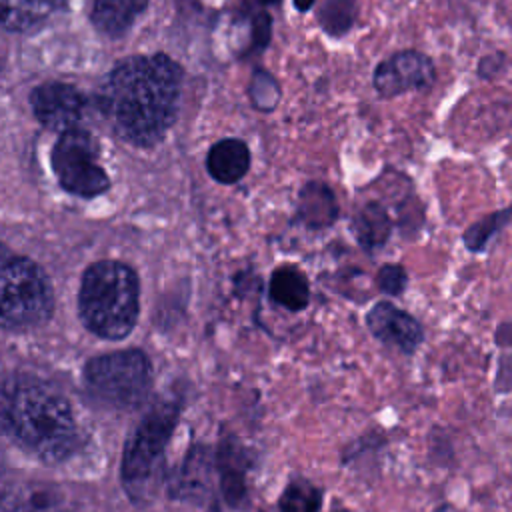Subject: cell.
Returning <instances> with one entry per match:
<instances>
[{
  "label": "cell",
  "mask_w": 512,
  "mask_h": 512,
  "mask_svg": "<svg viewBox=\"0 0 512 512\" xmlns=\"http://www.w3.org/2000/svg\"><path fill=\"white\" fill-rule=\"evenodd\" d=\"M182 68L166 54L118 62L100 88V108L124 142L152 148L172 128L182 94Z\"/></svg>",
  "instance_id": "1"
},
{
  "label": "cell",
  "mask_w": 512,
  "mask_h": 512,
  "mask_svg": "<svg viewBox=\"0 0 512 512\" xmlns=\"http://www.w3.org/2000/svg\"><path fill=\"white\" fill-rule=\"evenodd\" d=\"M4 432L44 464L68 460L80 448V428L66 396L36 378L14 376L2 388Z\"/></svg>",
  "instance_id": "2"
},
{
  "label": "cell",
  "mask_w": 512,
  "mask_h": 512,
  "mask_svg": "<svg viewBox=\"0 0 512 512\" xmlns=\"http://www.w3.org/2000/svg\"><path fill=\"white\" fill-rule=\"evenodd\" d=\"M140 314V280L124 262L90 264L78 288V316L88 332L104 340H124Z\"/></svg>",
  "instance_id": "3"
},
{
  "label": "cell",
  "mask_w": 512,
  "mask_h": 512,
  "mask_svg": "<svg viewBox=\"0 0 512 512\" xmlns=\"http://www.w3.org/2000/svg\"><path fill=\"white\" fill-rule=\"evenodd\" d=\"M180 418V400L166 398L148 408L144 418L126 440L120 478L124 490L134 502H142L152 494L160 462Z\"/></svg>",
  "instance_id": "4"
},
{
  "label": "cell",
  "mask_w": 512,
  "mask_h": 512,
  "mask_svg": "<svg viewBox=\"0 0 512 512\" xmlns=\"http://www.w3.org/2000/svg\"><path fill=\"white\" fill-rule=\"evenodd\" d=\"M82 382L94 402L114 410H134L150 394L152 364L138 348L100 354L86 362Z\"/></svg>",
  "instance_id": "5"
},
{
  "label": "cell",
  "mask_w": 512,
  "mask_h": 512,
  "mask_svg": "<svg viewBox=\"0 0 512 512\" xmlns=\"http://www.w3.org/2000/svg\"><path fill=\"white\" fill-rule=\"evenodd\" d=\"M54 290L46 272L30 258L4 260L0 276V320L8 332L38 328L52 318Z\"/></svg>",
  "instance_id": "6"
},
{
  "label": "cell",
  "mask_w": 512,
  "mask_h": 512,
  "mask_svg": "<svg viewBox=\"0 0 512 512\" xmlns=\"http://www.w3.org/2000/svg\"><path fill=\"white\" fill-rule=\"evenodd\" d=\"M50 164L62 190L80 198H94L110 188V178L98 164V142L82 128L62 132L52 146Z\"/></svg>",
  "instance_id": "7"
},
{
  "label": "cell",
  "mask_w": 512,
  "mask_h": 512,
  "mask_svg": "<svg viewBox=\"0 0 512 512\" xmlns=\"http://www.w3.org/2000/svg\"><path fill=\"white\" fill-rule=\"evenodd\" d=\"M436 80L430 56L418 50H402L382 60L374 70V88L382 98H394L410 90H424Z\"/></svg>",
  "instance_id": "8"
},
{
  "label": "cell",
  "mask_w": 512,
  "mask_h": 512,
  "mask_svg": "<svg viewBox=\"0 0 512 512\" xmlns=\"http://www.w3.org/2000/svg\"><path fill=\"white\" fill-rule=\"evenodd\" d=\"M30 106L36 120L56 132L78 128L84 110V96L66 82H44L30 92Z\"/></svg>",
  "instance_id": "9"
},
{
  "label": "cell",
  "mask_w": 512,
  "mask_h": 512,
  "mask_svg": "<svg viewBox=\"0 0 512 512\" xmlns=\"http://www.w3.org/2000/svg\"><path fill=\"white\" fill-rule=\"evenodd\" d=\"M366 326L382 344L392 346L402 354H414L424 342L422 324L388 300H380L370 308Z\"/></svg>",
  "instance_id": "10"
},
{
  "label": "cell",
  "mask_w": 512,
  "mask_h": 512,
  "mask_svg": "<svg viewBox=\"0 0 512 512\" xmlns=\"http://www.w3.org/2000/svg\"><path fill=\"white\" fill-rule=\"evenodd\" d=\"M214 474L216 456H212L206 446H194L178 472H174V478L170 480V494L174 498H184L216 512L218 506L212 492Z\"/></svg>",
  "instance_id": "11"
},
{
  "label": "cell",
  "mask_w": 512,
  "mask_h": 512,
  "mask_svg": "<svg viewBox=\"0 0 512 512\" xmlns=\"http://www.w3.org/2000/svg\"><path fill=\"white\" fill-rule=\"evenodd\" d=\"M214 456L222 500L230 508H238L246 498V472L252 464V456L238 440L230 436L222 438Z\"/></svg>",
  "instance_id": "12"
},
{
  "label": "cell",
  "mask_w": 512,
  "mask_h": 512,
  "mask_svg": "<svg viewBox=\"0 0 512 512\" xmlns=\"http://www.w3.org/2000/svg\"><path fill=\"white\" fill-rule=\"evenodd\" d=\"M250 168V150L238 138L218 140L206 156L208 174L220 184H234L244 178Z\"/></svg>",
  "instance_id": "13"
},
{
  "label": "cell",
  "mask_w": 512,
  "mask_h": 512,
  "mask_svg": "<svg viewBox=\"0 0 512 512\" xmlns=\"http://www.w3.org/2000/svg\"><path fill=\"white\" fill-rule=\"evenodd\" d=\"M146 6L148 0H90V20L104 36L120 38Z\"/></svg>",
  "instance_id": "14"
},
{
  "label": "cell",
  "mask_w": 512,
  "mask_h": 512,
  "mask_svg": "<svg viewBox=\"0 0 512 512\" xmlns=\"http://www.w3.org/2000/svg\"><path fill=\"white\" fill-rule=\"evenodd\" d=\"M2 512H66V502L54 486L24 484L4 494Z\"/></svg>",
  "instance_id": "15"
},
{
  "label": "cell",
  "mask_w": 512,
  "mask_h": 512,
  "mask_svg": "<svg viewBox=\"0 0 512 512\" xmlns=\"http://www.w3.org/2000/svg\"><path fill=\"white\" fill-rule=\"evenodd\" d=\"M298 216L314 230L330 226L338 218V202L332 190L322 182H308L298 196Z\"/></svg>",
  "instance_id": "16"
},
{
  "label": "cell",
  "mask_w": 512,
  "mask_h": 512,
  "mask_svg": "<svg viewBox=\"0 0 512 512\" xmlns=\"http://www.w3.org/2000/svg\"><path fill=\"white\" fill-rule=\"evenodd\" d=\"M66 0H2V24L10 32H28L64 6Z\"/></svg>",
  "instance_id": "17"
},
{
  "label": "cell",
  "mask_w": 512,
  "mask_h": 512,
  "mask_svg": "<svg viewBox=\"0 0 512 512\" xmlns=\"http://www.w3.org/2000/svg\"><path fill=\"white\" fill-rule=\"evenodd\" d=\"M270 298L290 312L304 310L310 302L306 276L294 266H280L270 276Z\"/></svg>",
  "instance_id": "18"
},
{
  "label": "cell",
  "mask_w": 512,
  "mask_h": 512,
  "mask_svg": "<svg viewBox=\"0 0 512 512\" xmlns=\"http://www.w3.org/2000/svg\"><path fill=\"white\" fill-rule=\"evenodd\" d=\"M352 232L358 244L366 250H374L386 244L392 232V220L386 208L378 202H368L352 220Z\"/></svg>",
  "instance_id": "19"
},
{
  "label": "cell",
  "mask_w": 512,
  "mask_h": 512,
  "mask_svg": "<svg viewBox=\"0 0 512 512\" xmlns=\"http://www.w3.org/2000/svg\"><path fill=\"white\" fill-rule=\"evenodd\" d=\"M512 222V206L494 210L478 220H474L462 234V242L468 252L482 254L486 252L488 244Z\"/></svg>",
  "instance_id": "20"
},
{
  "label": "cell",
  "mask_w": 512,
  "mask_h": 512,
  "mask_svg": "<svg viewBox=\"0 0 512 512\" xmlns=\"http://www.w3.org/2000/svg\"><path fill=\"white\" fill-rule=\"evenodd\" d=\"M356 16V0H324L318 10L320 28L332 38L344 36L354 26Z\"/></svg>",
  "instance_id": "21"
},
{
  "label": "cell",
  "mask_w": 512,
  "mask_h": 512,
  "mask_svg": "<svg viewBox=\"0 0 512 512\" xmlns=\"http://www.w3.org/2000/svg\"><path fill=\"white\" fill-rule=\"evenodd\" d=\"M320 506H322V490L304 478H296L288 482L278 500L280 512H318Z\"/></svg>",
  "instance_id": "22"
},
{
  "label": "cell",
  "mask_w": 512,
  "mask_h": 512,
  "mask_svg": "<svg viewBox=\"0 0 512 512\" xmlns=\"http://www.w3.org/2000/svg\"><path fill=\"white\" fill-rule=\"evenodd\" d=\"M378 288L388 296H400L406 290L408 274L402 264H384L376 274Z\"/></svg>",
  "instance_id": "23"
},
{
  "label": "cell",
  "mask_w": 512,
  "mask_h": 512,
  "mask_svg": "<svg viewBox=\"0 0 512 512\" xmlns=\"http://www.w3.org/2000/svg\"><path fill=\"white\" fill-rule=\"evenodd\" d=\"M494 390L498 394L512 392V350H506L498 356L496 376H494Z\"/></svg>",
  "instance_id": "24"
},
{
  "label": "cell",
  "mask_w": 512,
  "mask_h": 512,
  "mask_svg": "<svg viewBox=\"0 0 512 512\" xmlns=\"http://www.w3.org/2000/svg\"><path fill=\"white\" fill-rule=\"evenodd\" d=\"M272 38V18L266 12H258L252 20V46L262 50Z\"/></svg>",
  "instance_id": "25"
},
{
  "label": "cell",
  "mask_w": 512,
  "mask_h": 512,
  "mask_svg": "<svg viewBox=\"0 0 512 512\" xmlns=\"http://www.w3.org/2000/svg\"><path fill=\"white\" fill-rule=\"evenodd\" d=\"M504 62H506V58H504L502 52H496V54H490V56L486 54L480 60V64H478V74L482 78H494V76H498L502 72Z\"/></svg>",
  "instance_id": "26"
},
{
  "label": "cell",
  "mask_w": 512,
  "mask_h": 512,
  "mask_svg": "<svg viewBox=\"0 0 512 512\" xmlns=\"http://www.w3.org/2000/svg\"><path fill=\"white\" fill-rule=\"evenodd\" d=\"M494 342L502 350H512V320H502L494 330Z\"/></svg>",
  "instance_id": "27"
},
{
  "label": "cell",
  "mask_w": 512,
  "mask_h": 512,
  "mask_svg": "<svg viewBox=\"0 0 512 512\" xmlns=\"http://www.w3.org/2000/svg\"><path fill=\"white\" fill-rule=\"evenodd\" d=\"M312 4H314V0H294V6H296V10H298V12H306V10H310V8H312Z\"/></svg>",
  "instance_id": "28"
},
{
  "label": "cell",
  "mask_w": 512,
  "mask_h": 512,
  "mask_svg": "<svg viewBox=\"0 0 512 512\" xmlns=\"http://www.w3.org/2000/svg\"><path fill=\"white\" fill-rule=\"evenodd\" d=\"M262 4H266V6H276L280 0H260Z\"/></svg>",
  "instance_id": "29"
}]
</instances>
